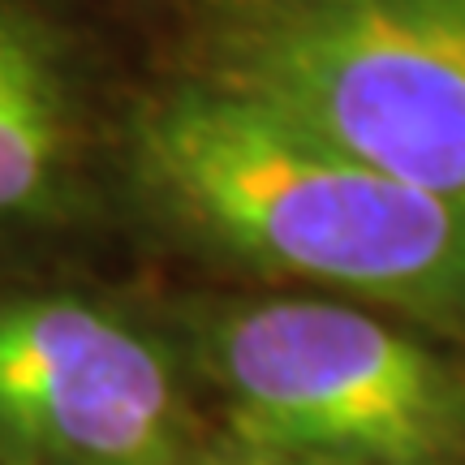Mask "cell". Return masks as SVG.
<instances>
[{
    "mask_svg": "<svg viewBox=\"0 0 465 465\" xmlns=\"http://www.w3.org/2000/svg\"><path fill=\"white\" fill-rule=\"evenodd\" d=\"M199 405L160 311L0 284V465H190Z\"/></svg>",
    "mask_w": 465,
    "mask_h": 465,
    "instance_id": "4",
    "label": "cell"
},
{
    "mask_svg": "<svg viewBox=\"0 0 465 465\" xmlns=\"http://www.w3.org/2000/svg\"><path fill=\"white\" fill-rule=\"evenodd\" d=\"M91 86L39 0H0V250L69 229L86 207Z\"/></svg>",
    "mask_w": 465,
    "mask_h": 465,
    "instance_id": "5",
    "label": "cell"
},
{
    "mask_svg": "<svg viewBox=\"0 0 465 465\" xmlns=\"http://www.w3.org/2000/svg\"><path fill=\"white\" fill-rule=\"evenodd\" d=\"M194 69L465 216V0H203Z\"/></svg>",
    "mask_w": 465,
    "mask_h": 465,
    "instance_id": "3",
    "label": "cell"
},
{
    "mask_svg": "<svg viewBox=\"0 0 465 465\" xmlns=\"http://www.w3.org/2000/svg\"><path fill=\"white\" fill-rule=\"evenodd\" d=\"M216 431L371 465H465V349L311 289L185 293L160 311Z\"/></svg>",
    "mask_w": 465,
    "mask_h": 465,
    "instance_id": "2",
    "label": "cell"
},
{
    "mask_svg": "<svg viewBox=\"0 0 465 465\" xmlns=\"http://www.w3.org/2000/svg\"><path fill=\"white\" fill-rule=\"evenodd\" d=\"M190 465H371V461H349V457H328V452H293V449H267V444H250V440H232L224 431H207L199 452Z\"/></svg>",
    "mask_w": 465,
    "mask_h": 465,
    "instance_id": "6",
    "label": "cell"
},
{
    "mask_svg": "<svg viewBox=\"0 0 465 465\" xmlns=\"http://www.w3.org/2000/svg\"><path fill=\"white\" fill-rule=\"evenodd\" d=\"M138 203L190 246L465 349V216L190 69L121 134Z\"/></svg>",
    "mask_w": 465,
    "mask_h": 465,
    "instance_id": "1",
    "label": "cell"
}]
</instances>
